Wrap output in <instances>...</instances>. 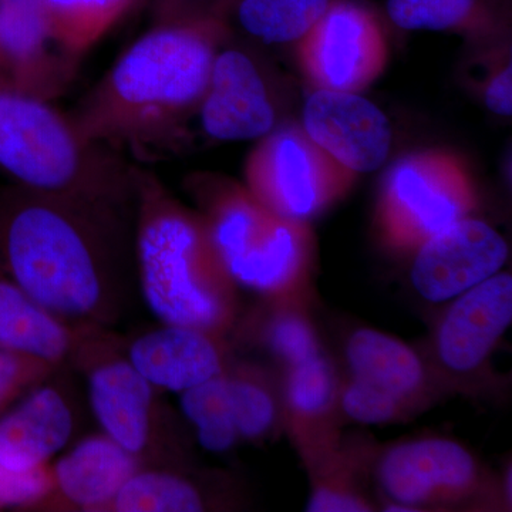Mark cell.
I'll list each match as a JSON object with an SVG mask.
<instances>
[{
  "mask_svg": "<svg viewBox=\"0 0 512 512\" xmlns=\"http://www.w3.org/2000/svg\"><path fill=\"white\" fill-rule=\"evenodd\" d=\"M134 201L0 187V272L74 325H114L134 256Z\"/></svg>",
  "mask_w": 512,
  "mask_h": 512,
  "instance_id": "cell-1",
  "label": "cell"
},
{
  "mask_svg": "<svg viewBox=\"0 0 512 512\" xmlns=\"http://www.w3.org/2000/svg\"><path fill=\"white\" fill-rule=\"evenodd\" d=\"M228 36L217 15L160 19L124 50L70 119L87 141L113 150L174 143L197 116Z\"/></svg>",
  "mask_w": 512,
  "mask_h": 512,
  "instance_id": "cell-2",
  "label": "cell"
},
{
  "mask_svg": "<svg viewBox=\"0 0 512 512\" xmlns=\"http://www.w3.org/2000/svg\"><path fill=\"white\" fill-rule=\"evenodd\" d=\"M134 210V261L150 311L161 323L225 338L238 318V285L201 215L137 165Z\"/></svg>",
  "mask_w": 512,
  "mask_h": 512,
  "instance_id": "cell-3",
  "label": "cell"
},
{
  "mask_svg": "<svg viewBox=\"0 0 512 512\" xmlns=\"http://www.w3.org/2000/svg\"><path fill=\"white\" fill-rule=\"evenodd\" d=\"M185 184L235 284L268 303L305 302L315 258L309 222L272 211L220 175H191Z\"/></svg>",
  "mask_w": 512,
  "mask_h": 512,
  "instance_id": "cell-4",
  "label": "cell"
},
{
  "mask_svg": "<svg viewBox=\"0 0 512 512\" xmlns=\"http://www.w3.org/2000/svg\"><path fill=\"white\" fill-rule=\"evenodd\" d=\"M0 170L46 194L134 201V165L87 141L49 101L0 87Z\"/></svg>",
  "mask_w": 512,
  "mask_h": 512,
  "instance_id": "cell-5",
  "label": "cell"
},
{
  "mask_svg": "<svg viewBox=\"0 0 512 512\" xmlns=\"http://www.w3.org/2000/svg\"><path fill=\"white\" fill-rule=\"evenodd\" d=\"M70 363L86 376L103 433L143 467L174 468L184 460L160 390L131 365L124 343L106 326L82 325Z\"/></svg>",
  "mask_w": 512,
  "mask_h": 512,
  "instance_id": "cell-6",
  "label": "cell"
},
{
  "mask_svg": "<svg viewBox=\"0 0 512 512\" xmlns=\"http://www.w3.org/2000/svg\"><path fill=\"white\" fill-rule=\"evenodd\" d=\"M477 202L473 175L460 156L439 148L416 151L399 158L384 175L377 234L384 247L409 254L473 214Z\"/></svg>",
  "mask_w": 512,
  "mask_h": 512,
  "instance_id": "cell-7",
  "label": "cell"
},
{
  "mask_svg": "<svg viewBox=\"0 0 512 512\" xmlns=\"http://www.w3.org/2000/svg\"><path fill=\"white\" fill-rule=\"evenodd\" d=\"M356 175L333 161L298 124H282L256 141L244 185L272 211L311 222L348 194Z\"/></svg>",
  "mask_w": 512,
  "mask_h": 512,
  "instance_id": "cell-8",
  "label": "cell"
},
{
  "mask_svg": "<svg viewBox=\"0 0 512 512\" xmlns=\"http://www.w3.org/2000/svg\"><path fill=\"white\" fill-rule=\"evenodd\" d=\"M387 511L466 507L494 497L495 485L471 451L450 439L402 441L377 458Z\"/></svg>",
  "mask_w": 512,
  "mask_h": 512,
  "instance_id": "cell-9",
  "label": "cell"
},
{
  "mask_svg": "<svg viewBox=\"0 0 512 512\" xmlns=\"http://www.w3.org/2000/svg\"><path fill=\"white\" fill-rule=\"evenodd\" d=\"M296 47L315 89L360 93L382 76L389 60L382 19L360 0H333Z\"/></svg>",
  "mask_w": 512,
  "mask_h": 512,
  "instance_id": "cell-10",
  "label": "cell"
},
{
  "mask_svg": "<svg viewBox=\"0 0 512 512\" xmlns=\"http://www.w3.org/2000/svg\"><path fill=\"white\" fill-rule=\"evenodd\" d=\"M410 281L424 301H451L501 272L510 248L488 222L468 215L413 252Z\"/></svg>",
  "mask_w": 512,
  "mask_h": 512,
  "instance_id": "cell-11",
  "label": "cell"
},
{
  "mask_svg": "<svg viewBox=\"0 0 512 512\" xmlns=\"http://www.w3.org/2000/svg\"><path fill=\"white\" fill-rule=\"evenodd\" d=\"M222 42L197 116L205 136L224 143L258 141L279 126L271 87L255 57Z\"/></svg>",
  "mask_w": 512,
  "mask_h": 512,
  "instance_id": "cell-12",
  "label": "cell"
},
{
  "mask_svg": "<svg viewBox=\"0 0 512 512\" xmlns=\"http://www.w3.org/2000/svg\"><path fill=\"white\" fill-rule=\"evenodd\" d=\"M302 130L333 161L353 175L375 173L389 160V117L360 93L315 89L305 100Z\"/></svg>",
  "mask_w": 512,
  "mask_h": 512,
  "instance_id": "cell-13",
  "label": "cell"
},
{
  "mask_svg": "<svg viewBox=\"0 0 512 512\" xmlns=\"http://www.w3.org/2000/svg\"><path fill=\"white\" fill-rule=\"evenodd\" d=\"M77 60L53 36L39 0H0V87L50 103L72 83Z\"/></svg>",
  "mask_w": 512,
  "mask_h": 512,
  "instance_id": "cell-14",
  "label": "cell"
},
{
  "mask_svg": "<svg viewBox=\"0 0 512 512\" xmlns=\"http://www.w3.org/2000/svg\"><path fill=\"white\" fill-rule=\"evenodd\" d=\"M451 301L434 333L437 362L450 375H476L510 328L512 276L498 272Z\"/></svg>",
  "mask_w": 512,
  "mask_h": 512,
  "instance_id": "cell-15",
  "label": "cell"
},
{
  "mask_svg": "<svg viewBox=\"0 0 512 512\" xmlns=\"http://www.w3.org/2000/svg\"><path fill=\"white\" fill-rule=\"evenodd\" d=\"M131 365L160 392L183 393L228 366L224 338L190 326L168 325L124 343Z\"/></svg>",
  "mask_w": 512,
  "mask_h": 512,
  "instance_id": "cell-16",
  "label": "cell"
},
{
  "mask_svg": "<svg viewBox=\"0 0 512 512\" xmlns=\"http://www.w3.org/2000/svg\"><path fill=\"white\" fill-rule=\"evenodd\" d=\"M339 392L335 366L325 352L285 369L279 387L282 419L308 468L340 446Z\"/></svg>",
  "mask_w": 512,
  "mask_h": 512,
  "instance_id": "cell-17",
  "label": "cell"
},
{
  "mask_svg": "<svg viewBox=\"0 0 512 512\" xmlns=\"http://www.w3.org/2000/svg\"><path fill=\"white\" fill-rule=\"evenodd\" d=\"M141 466L107 434H94L52 464L55 487L36 511L103 512Z\"/></svg>",
  "mask_w": 512,
  "mask_h": 512,
  "instance_id": "cell-18",
  "label": "cell"
},
{
  "mask_svg": "<svg viewBox=\"0 0 512 512\" xmlns=\"http://www.w3.org/2000/svg\"><path fill=\"white\" fill-rule=\"evenodd\" d=\"M39 384L0 417V464L33 470L67 446L74 430L72 404L60 387Z\"/></svg>",
  "mask_w": 512,
  "mask_h": 512,
  "instance_id": "cell-19",
  "label": "cell"
},
{
  "mask_svg": "<svg viewBox=\"0 0 512 512\" xmlns=\"http://www.w3.org/2000/svg\"><path fill=\"white\" fill-rule=\"evenodd\" d=\"M350 379L402 404L410 414L424 404L430 376L416 350L376 329L360 328L346 343Z\"/></svg>",
  "mask_w": 512,
  "mask_h": 512,
  "instance_id": "cell-20",
  "label": "cell"
},
{
  "mask_svg": "<svg viewBox=\"0 0 512 512\" xmlns=\"http://www.w3.org/2000/svg\"><path fill=\"white\" fill-rule=\"evenodd\" d=\"M386 18L406 32H447L480 45L507 40L511 0H386Z\"/></svg>",
  "mask_w": 512,
  "mask_h": 512,
  "instance_id": "cell-21",
  "label": "cell"
},
{
  "mask_svg": "<svg viewBox=\"0 0 512 512\" xmlns=\"http://www.w3.org/2000/svg\"><path fill=\"white\" fill-rule=\"evenodd\" d=\"M82 325L53 315L0 272V345L56 366L69 362Z\"/></svg>",
  "mask_w": 512,
  "mask_h": 512,
  "instance_id": "cell-22",
  "label": "cell"
},
{
  "mask_svg": "<svg viewBox=\"0 0 512 512\" xmlns=\"http://www.w3.org/2000/svg\"><path fill=\"white\" fill-rule=\"evenodd\" d=\"M333 0H225L215 15L229 33L264 46L298 45Z\"/></svg>",
  "mask_w": 512,
  "mask_h": 512,
  "instance_id": "cell-23",
  "label": "cell"
},
{
  "mask_svg": "<svg viewBox=\"0 0 512 512\" xmlns=\"http://www.w3.org/2000/svg\"><path fill=\"white\" fill-rule=\"evenodd\" d=\"M211 495L174 468L143 467L128 478L103 512H201L212 510Z\"/></svg>",
  "mask_w": 512,
  "mask_h": 512,
  "instance_id": "cell-24",
  "label": "cell"
},
{
  "mask_svg": "<svg viewBox=\"0 0 512 512\" xmlns=\"http://www.w3.org/2000/svg\"><path fill=\"white\" fill-rule=\"evenodd\" d=\"M229 410L239 437L264 440L282 419L281 397L271 377L251 363L229 365L225 370Z\"/></svg>",
  "mask_w": 512,
  "mask_h": 512,
  "instance_id": "cell-25",
  "label": "cell"
},
{
  "mask_svg": "<svg viewBox=\"0 0 512 512\" xmlns=\"http://www.w3.org/2000/svg\"><path fill=\"white\" fill-rule=\"evenodd\" d=\"M57 42L80 59L138 0H39Z\"/></svg>",
  "mask_w": 512,
  "mask_h": 512,
  "instance_id": "cell-26",
  "label": "cell"
},
{
  "mask_svg": "<svg viewBox=\"0 0 512 512\" xmlns=\"http://www.w3.org/2000/svg\"><path fill=\"white\" fill-rule=\"evenodd\" d=\"M366 456L359 450L338 447L312 467V491L306 504L309 512H369L375 505L367 498L359 476Z\"/></svg>",
  "mask_w": 512,
  "mask_h": 512,
  "instance_id": "cell-27",
  "label": "cell"
},
{
  "mask_svg": "<svg viewBox=\"0 0 512 512\" xmlns=\"http://www.w3.org/2000/svg\"><path fill=\"white\" fill-rule=\"evenodd\" d=\"M180 406L205 450L225 453L241 441L229 410L225 372L180 393Z\"/></svg>",
  "mask_w": 512,
  "mask_h": 512,
  "instance_id": "cell-28",
  "label": "cell"
},
{
  "mask_svg": "<svg viewBox=\"0 0 512 512\" xmlns=\"http://www.w3.org/2000/svg\"><path fill=\"white\" fill-rule=\"evenodd\" d=\"M258 338L284 369L323 353L303 302L269 303L268 316L259 325Z\"/></svg>",
  "mask_w": 512,
  "mask_h": 512,
  "instance_id": "cell-29",
  "label": "cell"
},
{
  "mask_svg": "<svg viewBox=\"0 0 512 512\" xmlns=\"http://www.w3.org/2000/svg\"><path fill=\"white\" fill-rule=\"evenodd\" d=\"M59 367L0 345V417L26 393L55 375Z\"/></svg>",
  "mask_w": 512,
  "mask_h": 512,
  "instance_id": "cell-30",
  "label": "cell"
},
{
  "mask_svg": "<svg viewBox=\"0 0 512 512\" xmlns=\"http://www.w3.org/2000/svg\"><path fill=\"white\" fill-rule=\"evenodd\" d=\"M55 487L52 464L33 470H12L0 464V511H36Z\"/></svg>",
  "mask_w": 512,
  "mask_h": 512,
  "instance_id": "cell-31",
  "label": "cell"
},
{
  "mask_svg": "<svg viewBox=\"0 0 512 512\" xmlns=\"http://www.w3.org/2000/svg\"><path fill=\"white\" fill-rule=\"evenodd\" d=\"M339 406L346 417L362 424H389L410 416L402 404L355 379L340 384Z\"/></svg>",
  "mask_w": 512,
  "mask_h": 512,
  "instance_id": "cell-32",
  "label": "cell"
},
{
  "mask_svg": "<svg viewBox=\"0 0 512 512\" xmlns=\"http://www.w3.org/2000/svg\"><path fill=\"white\" fill-rule=\"evenodd\" d=\"M485 109L498 117L512 116V66L511 57L491 70L483 84Z\"/></svg>",
  "mask_w": 512,
  "mask_h": 512,
  "instance_id": "cell-33",
  "label": "cell"
},
{
  "mask_svg": "<svg viewBox=\"0 0 512 512\" xmlns=\"http://www.w3.org/2000/svg\"><path fill=\"white\" fill-rule=\"evenodd\" d=\"M225 0H158L160 19L175 16L215 15Z\"/></svg>",
  "mask_w": 512,
  "mask_h": 512,
  "instance_id": "cell-34",
  "label": "cell"
}]
</instances>
